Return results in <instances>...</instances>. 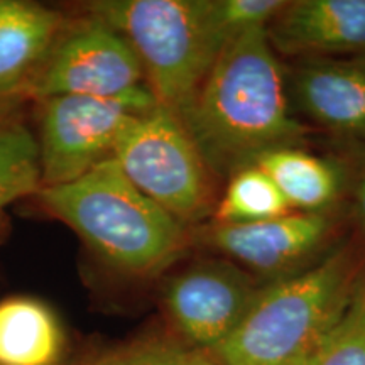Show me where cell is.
<instances>
[{
  "instance_id": "6da1fadb",
  "label": "cell",
  "mask_w": 365,
  "mask_h": 365,
  "mask_svg": "<svg viewBox=\"0 0 365 365\" xmlns=\"http://www.w3.org/2000/svg\"><path fill=\"white\" fill-rule=\"evenodd\" d=\"M181 120L215 176L230 178L269 150L299 144L307 125L294 117L267 27L223 46Z\"/></svg>"
},
{
  "instance_id": "7a4b0ae2",
  "label": "cell",
  "mask_w": 365,
  "mask_h": 365,
  "mask_svg": "<svg viewBox=\"0 0 365 365\" xmlns=\"http://www.w3.org/2000/svg\"><path fill=\"white\" fill-rule=\"evenodd\" d=\"M365 269V240L339 245L313 266L262 287L218 365H304L344 317Z\"/></svg>"
},
{
  "instance_id": "3957f363",
  "label": "cell",
  "mask_w": 365,
  "mask_h": 365,
  "mask_svg": "<svg viewBox=\"0 0 365 365\" xmlns=\"http://www.w3.org/2000/svg\"><path fill=\"white\" fill-rule=\"evenodd\" d=\"M38 196L105 264L127 276H156L188 247L186 225L137 190L113 158L78 180L43 186Z\"/></svg>"
},
{
  "instance_id": "277c9868",
  "label": "cell",
  "mask_w": 365,
  "mask_h": 365,
  "mask_svg": "<svg viewBox=\"0 0 365 365\" xmlns=\"http://www.w3.org/2000/svg\"><path fill=\"white\" fill-rule=\"evenodd\" d=\"M85 11L129 41L150 93L180 118L227 44L212 0H95Z\"/></svg>"
},
{
  "instance_id": "5b68a950",
  "label": "cell",
  "mask_w": 365,
  "mask_h": 365,
  "mask_svg": "<svg viewBox=\"0 0 365 365\" xmlns=\"http://www.w3.org/2000/svg\"><path fill=\"white\" fill-rule=\"evenodd\" d=\"M112 158L137 190L182 225L215 212V175L181 118L163 105L132 118Z\"/></svg>"
},
{
  "instance_id": "8992f818",
  "label": "cell",
  "mask_w": 365,
  "mask_h": 365,
  "mask_svg": "<svg viewBox=\"0 0 365 365\" xmlns=\"http://www.w3.org/2000/svg\"><path fill=\"white\" fill-rule=\"evenodd\" d=\"M156 105L148 86L117 98L59 95L43 100L38 140L43 186L78 180L112 158L132 118Z\"/></svg>"
},
{
  "instance_id": "52a82bcc",
  "label": "cell",
  "mask_w": 365,
  "mask_h": 365,
  "mask_svg": "<svg viewBox=\"0 0 365 365\" xmlns=\"http://www.w3.org/2000/svg\"><path fill=\"white\" fill-rule=\"evenodd\" d=\"M143 65L113 27L93 16L59 31L51 51L27 88L39 102L59 95L117 98L143 88Z\"/></svg>"
},
{
  "instance_id": "ba28073f",
  "label": "cell",
  "mask_w": 365,
  "mask_h": 365,
  "mask_svg": "<svg viewBox=\"0 0 365 365\" xmlns=\"http://www.w3.org/2000/svg\"><path fill=\"white\" fill-rule=\"evenodd\" d=\"M335 228L331 213L293 212L261 222H212L196 228L193 239L269 284L325 257Z\"/></svg>"
},
{
  "instance_id": "9c48e42d",
  "label": "cell",
  "mask_w": 365,
  "mask_h": 365,
  "mask_svg": "<svg viewBox=\"0 0 365 365\" xmlns=\"http://www.w3.org/2000/svg\"><path fill=\"white\" fill-rule=\"evenodd\" d=\"M264 286L228 259H200L168 279L163 307L178 339L210 354L235 331Z\"/></svg>"
},
{
  "instance_id": "30bf717a",
  "label": "cell",
  "mask_w": 365,
  "mask_h": 365,
  "mask_svg": "<svg viewBox=\"0 0 365 365\" xmlns=\"http://www.w3.org/2000/svg\"><path fill=\"white\" fill-rule=\"evenodd\" d=\"M277 54L365 58V0H293L267 27Z\"/></svg>"
},
{
  "instance_id": "8fae6325",
  "label": "cell",
  "mask_w": 365,
  "mask_h": 365,
  "mask_svg": "<svg viewBox=\"0 0 365 365\" xmlns=\"http://www.w3.org/2000/svg\"><path fill=\"white\" fill-rule=\"evenodd\" d=\"M286 76L299 112L323 129L365 140V58L299 59Z\"/></svg>"
},
{
  "instance_id": "7c38bea8",
  "label": "cell",
  "mask_w": 365,
  "mask_h": 365,
  "mask_svg": "<svg viewBox=\"0 0 365 365\" xmlns=\"http://www.w3.org/2000/svg\"><path fill=\"white\" fill-rule=\"evenodd\" d=\"M63 26L53 9L0 0V95L27 93Z\"/></svg>"
},
{
  "instance_id": "4fadbf2b",
  "label": "cell",
  "mask_w": 365,
  "mask_h": 365,
  "mask_svg": "<svg viewBox=\"0 0 365 365\" xmlns=\"http://www.w3.org/2000/svg\"><path fill=\"white\" fill-rule=\"evenodd\" d=\"M254 164L271 178L293 212L330 213L345 195V168L299 145L269 150Z\"/></svg>"
},
{
  "instance_id": "5bb4252c",
  "label": "cell",
  "mask_w": 365,
  "mask_h": 365,
  "mask_svg": "<svg viewBox=\"0 0 365 365\" xmlns=\"http://www.w3.org/2000/svg\"><path fill=\"white\" fill-rule=\"evenodd\" d=\"M65 349L61 322L44 301L31 296L0 301V365H61Z\"/></svg>"
},
{
  "instance_id": "9a60e30c",
  "label": "cell",
  "mask_w": 365,
  "mask_h": 365,
  "mask_svg": "<svg viewBox=\"0 0 365 365\" xmlns=\"http://www.w3.org/2000/svg\"><path fill=\"white\" fill-rule=\"evenodd\" d=\"M287 213L293 210L279 188L261 168L252 164L228 178L212 217L217 223H249Z\"/></svg>"
},
{
  "instance_id": "2e32d148",
  "label": "cell",
  "mask_w": 365,
  "mask_h": 365,
  "mask_svg": "<svg viewBox=\"0 0 365 365\" xmlns=\"http://www.w3.org/2000/svg\"><path fill=\"white\" fill-rule=\"evenodd\" d=\"M41 186L38 140L19 122L0 125V215L7 205L38 195Z\"/></svg>"
},
{
  "instance_id": "e0dca14e",
  "label": "cell",
  "mask_w": 365,
  "mask_h": 365,
  "mask_svg": "<svg viewBox=\"0 0 365 365\" xmlns=\"http://www.w3.org/2000/svg\"><path fill=\"white\" fill-rule=\"evenodd\" d=\"M81 365H218L205 350L173 336H144L103 350Z\"/></svg>"
},
{
  "instance_id": "ac0fdd59",
  "label": "cell",
  "mask_w": 365,
  "mask_h": 365,
  "mask_svg": "<svg viewBox=\"0 0 365 365\" xmlns=\"http://www.w3.org/2000/svg\"><path fill=\"white\" fill-rule=\"evenodd\" d=\"M304 365H365V294L359 282L344 317Z\"/></svg>"
},
{
  "instance_id": "d6986e66",
  "label": "cell",
  "mask_w": 365,
  "mask_h": 365,
  "mask_svg": "<svg viewBox=\"0 0 365 365\" xmlns=\"http://www.w3.org/2000/svg\"><path fill=\"white\" fill-rule=\"evenodd\" d=\"M286 0H212L213 17L227 43L252 29L269 27Z\"/></svg>"
},
{
  "instance_id": "ffe728a7",
  "label": "cell",
  "mask_w": 365,
  "mask_h": 365,
  "mask_svg": "<svg viewBox=\"0 0 365 365\" xmlns=\"http://www.w3.org/2000/svg\"><path fill=\"white\" fill-rule=\"evenodd\" d=\"M350 168H345V193L349 195L350 215L365 240V150H360Z\"/></svg>"
},
{
  "instance_id": "44dd1931",
  "label": "cell",
  "mask_w": 365,
  "mask_h": 365,
  "mask_svg": "<svg viewBox=\"0 0 365 365\" xmlns=\"http://www.w3.org/2000/svg\"><path fill=\"white\" fill-rule=\"evenodd\" d=\"M26 95H0V125L7 124L12 120V113L19 108Z\"/></svg>"
},
{
  "instance_id": "7402d4cb",
  "label": "cell",
  "mask_w": 365,
  "mask_h": 365,
  "mask_svg": "<svg viewBox=\"0 0 365 365\" xmlns=\"http://www.w3.org/2000/svg\"><path fill=\"white\" fill-rule=\"evenodd\" d=\"M359 286H360V289H362L364 294H365V269H364V272H362V277H360V281H359Z\"/></svg>"
},
{
  "instance_id": "603a6c76",
  "label": "cell",
  "mask_w": 365,
  "mask_h": 365,
  "mask_svg": "<svg viewBox=\"0 0 365 365\" xmlns=\"http://www.w3.org/2000/svg\"><path fill=\"white\" fill-rule=\"evenodd\" d=\"M2 227H4V218L0 215V232H2Z\"/></svg>"
}]
</instances>
